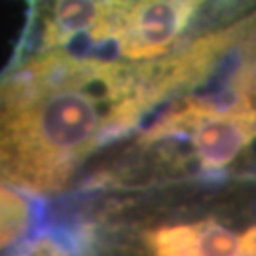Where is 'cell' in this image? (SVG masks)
Returning <instances> with one entry per match:
<instances>
[{
  "label": "cell",
  "mask_w": 256,
  "mask_h": 256,
  "mask_svg": "<svg viewBox=\"0 0 256 256\" xmlns=\"http://www.w3.org/2000/svg\"><path fill=\"white\" fill-rule=\"evenodd\" d=\"M192 88L178 61L142 68L14 54L0 72V184L32 198L70 192L99 156Z\"/></svg>",
  "instance_id": "6da1fadb"
},
{
  "label": "cell",
  "mask_w": 256,
  "mask_h": 256,
  "mask_svg": "<svg viewBox=\"0 0 256 256\" xmlns=\"http://www.w3.org/2000/svg\"><path fill=\"white\" fill-rule=\"evenodd\" d=\"M59 230L78 256H256V174L82 192Z\"/></svg>",
  "instance_id": "7a4b0ae2"
},
{
  "label": "cell",
  "mask_w": 256,
  "mask_h": 256,
  "mask_svg": "<svg viewBox=\"0 0 256 256\" xmlns=\"http://www.w3.org/2000/svg\"><path fill=\"white\" fill-rule=\"evenodd\" d=\"M248 174H256V108L224 86L167 102L99 156L76 186L82 194Z\"/></svg>",
  "instance_id": "3957f363"
},
{
  "label": "cell",
  "mask_w": 256,
  "mask_h": 256,
  "mask_svg": "<svg viewBox=\"0 0 256 256\" xmlns=\"http://www.w3.org/2000/svg\"><path fill=\"white\" fill-rule=\"evenodd\" d=\"M207 0H27L14 54L64 52L80 57L160 66L203 27Z\"/></svg>",
  "instance_id": "277c9868"
},
{
  "label": "cell",
  "mask_w": 256,
  "mask_h": 256,
  "mask_svg": "<svg viewBox=\"0 0 256 256\" xmlns=\"http://www.w3.org/2000/svg\"><path fill=\"white\" fill-rule=\"evenodd\" d=\"M40 226V210L28 196L0 184V256L14 254Z\"/></svg>",
  "instance_id": "5b68a950"
},
{
  "label": "cell",
  "mask_w": 256,
  "mask_h": 256,
  "mask_svg": "<svg viewBox=\"0 0 256 256\" xmlns=\"http://www.w3.org/2000/svg\"><path fill=\"white\" fill-rule=\"evenodd\" d=\"M236 57L238 63L232 68L224 86L234 93L245 97L256 108V36L248 40L236 54Z\"/></svg>",
  "instance_id": "8992f818"
}]
</instances>
